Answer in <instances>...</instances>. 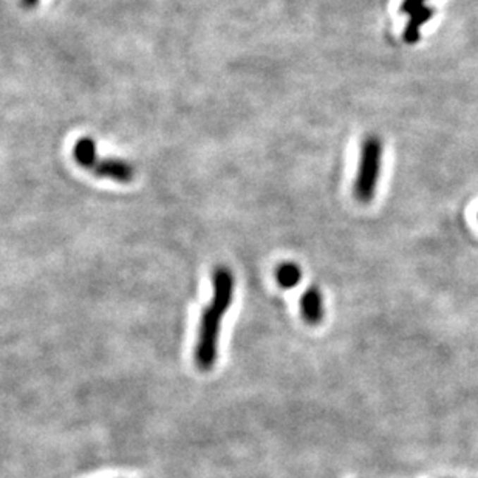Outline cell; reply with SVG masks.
Listing matches in <instances>:
<instances>
[{"label": "cell", "mask_w": 478, "mask_h": 478, "mask_svg": "<svg viewBox=\"0 0 478 478\" xmlns=\"http://www.w3.org/2000/svg\"><path fill=\"white\" fill-rule=\"evenodd\" d=\"M382 145L378 137L365 138L361 147L360 169L355 181V197L357 202L370 203L376 194L381 171Z\"/></svg>", "instance_id": "7a4b0ae2"}, {"label": "cell", "mask_w": 478, "mask_h": 478, "mask_svg": "<svg viewBox=\"0 0 478 478\" xmlns=\"http://www.w3.org/2000/svg\"><path fill=\"white\" fill-rule=\"evenodd\" d=\"M93 171L94 173L99 175V177L110 178L119 183H129L135 177V171H133L132 164L124 161V159H118V158L99 159Z\"/></svg>", "instance_id": "3957f363"}, {"label": "cell", "mask_w": 478, "mask_h": 478, "mask_svg": "<svg viewBox=\"0 0 478 478\" xmlns=\"http://www.w3.org/2000/svg\"><path fill=\"white\" fill-rule=\"evenodd\" d=\"M23 2H25L28 6H33L37 4V0H23Z\"/></svg>", "instance_id": "9c48e42d"}, {"label": "cell", "mask_w": 478, "mask_h": 478, "mask_svg": "<svg viewBox=\"0 0 478 478\" xmlns=\"http://www.w3.org/2000/svg\"><path fill=\"white\" fill-rule=\"evenodd\" d=\"M300 312L308 325L321 324L324 319V299L316 286H310L300 299Z\"/></svg>", "instance_id": "277c9868"}, {"label": "cell", "mask_w": 478, "mask_h": 478, "mask_svg": "<svg viewBox=\"0 0 478 478\" xmlns=\"http://www.w3.org/2000/svg\"><path fill=\"white\" fill-rule=\"evenodd\" d=\"M276 278L281 288L291 290L298 286L302 278V269L299 265L293 264V262H285L276 271Z\"/></svg>", "instance_id": "52a82bcc"}, {"label": "cell", "mask_w": 478, "mask_h": 478, "mask_svg": "<svg viewBox=\"0 0 478 478\" xmlns=\"http://www.w3.org/2000/svg\"><path fill=\"white\" fill-rule=\"evenodd\" d=\"M424 2L426 0H404L401 5V11L405 14H410L415 10H418V8L424 6Z\"/></svg>", "instance_id": "ba28073f"}, {"label": "cell", "mask_w": 478, "mask_h": 478, "mask_svg": "<svg viewBox=\"0 0 478 478\" xmlns=\"http://www.w3.org/2000/svg\"><path fill=\"white\" fill-rule=\"evenodd\" d=\"M214 296L211 304L206 307L202 314L200 326H198L197 345H195V364L200 370H211L219 353V334L221 319L233 302L234 294V277L225 266L215 268L212 276Z\"/></svg>", "instance_id": "6da1fadb"}, {"label": "cell", "mask_w": 478, "mask_h": 478, "mask_svg": "<svg viewBox=\"0 0 478 478\" xmlns=\"http://www.w3.org/2000/svg\"><path fill=\"white\" fill-rule=\"evenodd\" d=\"M75 161L84 167V169H94V166L99 161L97 158V145L92 138H81L73 149Z\"/></svg>", "instance_id": "8992f818"}, {"label": "cell", "mask_w": 478, "mask_h": 478, "mask_svg": "<svg viewBox=\"0 0 478 478\" xmlns=\"http://www.w3.org/2000/svg\"><path fill=\"white\" fill-rule=\"evenodd\" d=\"M432 8L429 6H421L418 10L410 13V20L407 22V25L404 28V41L409 44H415L419 41V31L423 28L424 23L432 18Z\"/></svg>", "instance_id": "5b68a950"}]
</instances>
